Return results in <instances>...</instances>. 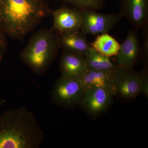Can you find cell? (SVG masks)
<instances>
[{"label":"cell","mask_w":148,"mask_h":148,"mask_svg":"<svg viewBox=\"0 0 148 148\" xmlns=\"http://www.w3.org/2000/svg\"><path fill=\"white\" fill-rule=\"evenodd\" d=\"M115 96L114 91L107 88H86L79 106L91 118L96 119L108 110Z\"/></svg>","instance_id":"obj_5"},{"label":"cell","mask_w":148,"mask_h":148,"mask_svg":"<svg viewBox=\"0 0 148 148\" xmlns=\"http://www.w3.org/2000/svg\"><path fill=\"white\" fill-rule=\"evenodd\" d=\"M61 48L57 34L42 29L35 33L21 51L22 61L38 75L47 71Z\"/></svg>","instance_id":"obj_3"},{"label":"cell","mask_w":148,"mask_h":148,"mask_svg":"<svg viewBox=\"0 0 148 148\" xmlns=\"http://www.w3.org/2000/svg\"><path fill=\"white\" fill-rule=\"evenodd\" d=\"M51 12L45 0H0V29L23 39Z\"/></svg>","instance_id":"obj_1"},{"label":"cell","mask_w":148,"mask_h":148,"mask_svg":"<svg viewBox=\"0 0 148 148\" xmlns=\"http://www.w3.org/2000/svg\"><path fill=\"white\" fill-rule=\"evenodd\" d=\"M113 86L115 96L126 101L134 99L141 94L140 73L133 69L117 67Z\"/></svg>","instance_id":"obj_7"},{"label":"cell","mask_w":148,"mask_h":148,"mask_svg":"<svg viewBox=\"0 0 148 148\" xmlns=\"http://www.w3.org/2000/svg\"><path fill=\"white\" fill-rule=\"evenodd\" d=\"M69 3L79 9L99 10L103 8L106 0H55Z\"/></svg>","instance_id":"obj_16"},{"label":"cell","mask_w":148,"mask_h":148,"mask_svg":"<svg viewBox=\"0 0 148 148\" xmlns=\"http://www.w3.org/2000/svg\"><path fill=\"white\" fill-rule=\"evenodd\" d=\"M7 47L6 35L0 29V63L4 57Z\"/></svg>","instance_id":"obj_18"},{"label":"cell","mask_w":148,"mask_h":148,"mask_svg":"<svg viewBox=\"0 0 148 148\" xmlns=\"http://www.w3.org/2000/svg\"><path fill=\"white\" fill-rule=\"evenodd\" d=\"M44 138L34 114L24 107L0 116V148H38Z\"/></svg>","instance_id":"obj_2"},{"label":"cell","mask_w":148,"mask_h":148,"mask_svg":"<svg viewBox=\"0 0 148 148\" xmlns=\"http://www.w3.org/2000/svg\"><path fill=\"white\" fill-rule=\"evenodd\" d=\"M120 14L137 28L148 24V0H121Z\"/></svg>","instance_id":"obj_10"},{"label":"cell","mask_w":148,"mask_h":148,"mask_svg":"<svg viewBox=\"0 0 148 148\" xmlns=\"http://www.w3.org/2000/svg\"><path fill=\"white\" fill-rule=\"evenodd\" d=\"M148 25L143 27L144 28V35H145V40L143 47V55L144 60L147 66V61L148 58Z\"/></svg>","instance_id":"obj_19"},{"label":"cell","mask_w":148,"mask_h":148,"mask_svg":"<svg viewBox=\"0 0 148 148\" xmlns=\"http://www.w3.org/2000/svg\"><path fill=\"white\" fill-rule=\"evenodd\" d=\"M57 34L60 47L64 50L84 55L91 46L86 35L81 29Z\"/></svg>","instance_id":"obj_12"},{"label":"cell","mask_w":148,"mask_h":148,"mask_svg":"<svg viewBox=\"0 0 148 148\" xmlns=\"http://www.w3.org/2000/svg\"><path fill=\"white\" fill-rule=\"evenodd\" d=\"M87 69L84 55L64 51L60 63L61 76L79 78Z\"/></svg>","instance_id":"obj_11"},{"label":"cell","mask_w":148,"mask_h":148,"mask_svg":"<svg viewBox=\"0 0 148 148\" xmlns=\"http://www.w3.org/2000/svg\"><path fill=\"white\" fill-rule=\"evenodd\" d=\"M88 69L101 71H114L117 68L116 64L111 61L110 57L98 53L92 47L84 55Z\"/></svg>","instance_id":"obj_14"},{"label":"cell","mask_w":148,"mask_h":148,"mask_svg":"<svg viewBox=\"0 0 148 148\" xmlns=\"http://www.w3.org/2000/svg\"><path fill=\"white\" fill-rule=\"evenodd\" d=\"M85 88L79 78L61 76L54 84L51 93L55 105L66 109L79 106Z\"/></svg>","instance_id":"obj_4"},{"label":"cell","mask_w":148,"mask_h":148,"mask_svg":"<svg viewBox=\"0 0 148 148\" xmlns=\"http://www.w3.org/2000/svg\"><path fill=\"white\" fill-rule=\"evenodd\" d=\"M140 52L137 29H130L124 41L120 45L119 51L116 56L117 66L133 69Z\"/></svg>","instance_id":"obj_8"},{"label":"cell","mask_w":148,"mask_h":148,"mask_svg":"<svg viewBox=\"0 0 148 148\" xmlns=\"http://www.w3.org/2000/svg\"><path fill=\"white\" fill-rule=\"evenodd\" d=\"M53 26L51 30L57 34L79 30L82 25V18L77 9L62 7L51 11Z\"/></svg>","instance_id":"obj_9"},{"label":"cell","mask_w":148,"mask_h":148,"mask_svg":"<svg viewBox=\"0 0 148 148\" xmlns=\"http://www.w3.org/2000/svg\"><path fill=\"white\" fill-rule=\"evenodd\" d=\"M140 86L141 94L146 97H148V67L146 66L140 73Z\"/></svg>","instance_id":"obj_17"},{"label":"cell","mask_w":148,"mask_h":148,"mask_svg":"<svg viewBox=\"0 0 148 148\" xmlns=\"http://www.w3.org/2000/svg\"><path fill=\"white\" fill-rule=\"evenodd\" d=\"M90 45L98 53L111 58L117 55L121 44L108 33H106L98 35Z\"/></svg>","instance_id":"obj_15"},{"label":"cell","mask_w":148,"mask_h":148,"mask_svg":"<svg viewBox=\"0 0 148 148\" xmlns=\"http://www.w3.org/2000/svg\"><path fill=\"white\" fill-rule=\"evenodd\" d=\"M77 9L82 18L81 30L86 35L108 33L122 17L120 14H105L93 10Z\"/></svg>","instance_id":"obj_6"},{"label":"cell","mask_w":148,"mask_h":148,"mask_svg":"<svg viewBox=\"0 0 148 148\" xmlns=\"http://www.w3.org/2000/svg\"><path fill=\"white\" fill-rule=\"evenodd\" d=\"M115 71H101L87 69L79 79L85 89L102 88L112 90L115 93L113 86Z\"/></svg>","instance_id":"obj_13"}]
</instances>
